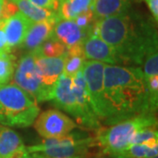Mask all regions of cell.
<instances>
[{
    "mask_svg": "<svg viewBox=\"0 0 158 158\" xmlns=\"http://www.w3.org/2000/svg\"><path fill=\"white\" fill-rule=\"evenodd\" d=\"M104 87L107 109L105 124H116L144 113L156 114L150 106L141 67L106 64Z\"/></svg>",
    "mask_w": 158,
    "mask_h": 158,
    "instance_id": "6da1fadb",
    "label": "cell"
},
{
    "mask_svg": "<svg viewBox=\"0 0 158 158\" xmlns=\"http://www.w3.org/2000/svg\"><path fill=\"white\" fill-rule=\"evenodd\" d=\"M90 33L117 52L121 65L139 67L145 55L157 45V33L148 23L137 22L129 12L95 21Z\"/></svg>",
    "mask_w": 158,
    "mask_h": 158,
    "instance_id": "7a4b0ae2",
    "label": "cell"
},
{
    "mask_svg": "<svg viewBox=\"0 0 158 158\" xmlns=\"http://www.w3.org/2000/svg\"><path fill=\"white\" fill-rule=\"evenodd\" d=\"M40 112L37 101L18 85H0V124L27 127L34 124Z\"/></svg>",
    "mask_w": 158,
    "mask_h": 158,
    "instance_id": "3957f363",
    "label": "cell"
},
{
    "mask_svg": "<svg viewBox=\"0 0 158 158\" xmlns=\"http://www.w3.org/2000/svg\"><path fill=\"white\" fill-rule=\"evenodd\" d=\"M98 146L96 138L84 132L44 139L39 144L27 147L31 158H88L91 148Z\"/></svg>",
    "mask_w": 158,
    "mask_h": 158,
    "instance_id": "277c9868",
    "label": "cell"
},
{
    "mask_svg": "<svg viewBox=\"0 0 158 158\" xmlns=\"http://www.w3.org/2000/svg\"><path fill=\"white\" fill-rule=\"evenodd\" d=\"M157 126L154 113H144L111 125L106 128L98 130L97 144L104 156H111L128 147L132 138L137 132L146 127Z\"/></svg>",
    "mask_w": 158,
    "mask_h": 158,
    "instance_id": "5b68a950",
    "label": "cell"
},
{
    "mask_svg": "<svg viewBox=\"0 0 158 158\" xmlns=\"http://www.w3.org/2000/svg\"><path fill=\"white\" fill-rule=\"evenodd\" d=\"M12 77L14 84L33 97L37 103L50 100L51 91L41 82L33 53L29 52L19 60Z\"/></svg>",
    "mask_w": 158,
    "mask_h": 158,
    "instance_id": "8992f818",
    "label": "cell"
},
{
    "mask_svg": "<svg viewBox=\"0 0 158 158\" xmlns=\"http://www.w3.org/2000/svg\"><path fill=\"white\" fill-rule=\"evenodd\" d=\"M105 65L106 63L101 62L86 61L82 68L90 106L97 118L104 123L107 118L104 87Z\"/></svg>",
    "mask_w": 158,
    "mask_h": 158,
    "instance_id": "52a82bcc",
    "label": "cell"
},
{
    "mask_svg": "<svg viewBox=\"0 0 158 158\" xmlns=\"http://www.w3.org/2000/svg\"><path fill=\"white\" fill-rule=\"evenodd\" d=\"M34 123L35 130L44 139L67 135L77 127L73 119L57 109H50L40 113Z\"/></svg>",
    "mask_w": 158,
    "mask_h": 158,
    "instance_id": "ba28073f",
    "label": "cell"
},
{
    "mask_svg": "<svg viewBox=\"0 0 158 158\" xmlns=\"http://www.w3.org/2000/svg\"><path fill=\"white\" fill-rule=\"evenodd\" d=\"M72 89L79 112V120L77 123L90 129L97 131L100 129L101 123L90 106L82 69L72 77Z\"/></svg>",
    "mask_w": 158,
    "mask_h": 158,
    "instance_id": "9c48e42d",
    "label": "cell"
},
{
    "mask_svg": "<svg viewBox=\"0 0 158 158\" xmlns=\"http://www.w3.org/2000/svg\"><path fill=\"white\" fill-rule=\"evenodd\" d=\"M49 101H52L56 107L73 116L78 122L79 112L72 89V78L62 74L53 87Z\"/></svg>",
    "mask_w": 158,
    "mask_h": 158,
    "instance_id": "30bf717a",
    "label": "cell"
},
{
    "mask_svg": "<svg viewBox=\"0 0 158 158\" xmlns=\"http://www.w3.org/2000/svg\"><path fill=\"white\" fill-rule=\"evenodd\" d=\"M83 50L86 59L111 65H121L117 52L98 36L89 33L83 42Z\"/></svg>",
    "mask_w": 158,
    "mask_h": 158,
    "instance_id": "8fae6325",
    "label": "cell"
},
{
    "mask_svg": "<svg viewBox=\"0 0 158 158\" xmlns=\"http://www.w3.org/2000/svg\"><path fill=\"white\" fill-rule=\"evenodd\" d=\"M66 58L67 51L66 54L62 56L35 57V62L39 70L41 82L46 88L50 90L51 92L54 85H56L58 78L62 74Z\"/></svg>",
    "mask_w": 158,
    "mask_h": 158,
    "instance_id": "7c38bea8",
    "label": "cell"
},
{
    "mask_svg": "<svg viewBox=\"0 0 158 158\" xmlns=\"http://www.w3.org/2000/svg\"><path fill=\"white\" fill-rule=\"evenodd\" d=\"M33 23L21 11H16L5 21L4 32L6 34L7 44L11 49L22 45L26 35Z\"/></svg>",
    "mask_w": 158,
    "mask_h": 158,
    "instance_id": "4fadbf2b",
    "label": "cell"
},
{
    "mask_svg": "<svg viewBox=\"0 0 158 158\" xmlns=\"http://www.w3.org/2000/svg\"><path fill=\"white\" fill-rule=\"evenodd\" d=\"M90 30L81 28L74 20L61 19L56 24L53 36L65 46L66 49L83 45Z\"/></svg>",
    "mask_w": 158,
    "mask_h": 158,
    "instance_id": "5bb4252c",
    "label": "cell"
},
{
    "mask_svg": "<svg viewBox=\"0 0 158 158\" xmlns=\"http://www.w3.org/2000/svg\"><path fill=\"white\" fill-rule=\"evenodd\" d=\"M59 20V18H55L40 22L33 23L20 47L29 52L39 48L43 42L53 36L54 27Z\"/></svg>",
    "mask_w": 158,
    "mask_h": 158,
    "instance_id": "9a60e30c",
    "label": "cell"
},
{
    "mask_svg": "<svg viewBox=\"0 0 158 158\" xmlns=\"http://www.w3.org/2000/svg\"><path fill=\"white\" fill-rule=\"evenodd\" d=\"M131 0H94L92 12L94 20L129 12Z\"/></svg>",
    "mask_w": 158,
    "mask_h": 158,
    "instance_id": "2e32d148",
    "label": "cell"
},
{
    "mask_svg": "<svg viewBox=\"0 0 158 158\" xmlns=\"http://www.w3.org/2000/svg\"><path fill=\"white\" fill-rule=\"evenodd\" d=\"M26 148L19 135L10 127L0 125V158H11Z\"/></svg>",
    "mask_w": 158,
    "mask_h": 158,
    "instance_id": "e0dca14e",
    "label": "cell"
},
{
    "mask_svg": "<svg viewBox=\"0 0 158 158\" xmlns=\"http://www.w3.org/2000/svg\"><path fill=\"white\" fill-rule=\"evenodd\" d=\"M158 140L133 144L109 156L113 158H150L157 156Z\"/></svg>",
    "mask_w": 158,
    "mask_h": 158,
    "instance_id": "ac0fdd59",
    "label": "cell"
},
{
    "mask_svg": "<svg viewBox=\"0 0 158 158\" xmlns=\"http://www.w3.org/2000/svg\"><path fill=\"white\" fill-rule=\"evenodd\" d=\"M94 0H59V19L74 20L81 13L92 9Z\"/></svg>",
    "mask_w": 158,
    "mask_h": 158,
    "instance_id": "d6986e66",
    "label": "cell"
},
{
    "mask_svg": "<svg viewBox=\"0 0 158 158\" xmlns=\"http://www.w3.org/2000/svg\"><path fill=\"white\" fill-rule=\"evenodd\" d=\"M14 3L19 11L31 19L33 22H40L51 19L58 18L56 11L48 9H44L34 5L29 0H11Z\"/></svg>",
    "mask_w": 158,
    "mask_h": 158,
    "instance_id": "ffe728a7",
    "label": "cell"
},
{
    "mask_svg": "<svg viewBox=\"0 0 158 158\" xmlns=\"http://www.w3.org/2000/svg\"><path fill=\"white\" fill-rule=\"evenodd\" d=\"M85 62V56L82 45L76 46L67 49V58L65 61L62 74L72 78L81 70Z\"/></svg>",
    "mask_w": 158,
    "mask_h": 158,
    "instance_id": "44dd1931",
    "label": "cell"
},
{
    "mask_svg": "<svg viewBox=\"0 0 158 158\" xmlns=\"http://www.w3.org/2000/svg\"><path fill=\"white\" fill-rule=\"evenodd\" d=\"M66 51L65 46L52 36L31 53H33L35 57H58L65 55Z\"/></svg>",
    "mask_w": 158,
    "mask_h": 158,
    "instance_id": "7402d4cb",
    "label": "cell"
},
{
    "mask_svg": "<svg viewBox=\"0 0 158 158\" xmlns=\"http://www.w3.org/2000/svg\"><path fill=\"white\" fill-rule=\"evenodd\" d=\"M15 56L11 53L0 54V85L8 84L15 69Z\"/></svg>",
    "mask_w": 158,
    "mask_h": 158,
    "instance_id": "603a6c76",
    "label": "cell"
},
{
    "mask_svg": "<svg viewBox=\"0 0 158 158\" xmlns=\"http://www.w3.org/2000/svg\"><path fill=\"white\" fill-rule=\"evenodd\" d=\"M143 75L147 80L153 76L158 75V51L157 45L150 48L145 55L143 61Z\"/></svg>",
    "mask_w": 158,
    "mask_h": 158,
    "instance_id": "cb8c5ba5",
    "label": "cell"
},
{
    "mask_svg": "<svg viewBox=\"0 0 158 158\" xmlns=\"http://www.w3.org/2000/svg\"><path fill=\"white\" fill-rule=\"evenodd\" d=\"M94 20L93 19V12L92 9H90L88 11L81 13L77 17L74 19V21L77 23V25L80 27L81 28L85 30H90L92 27V21Z\"/></svg>",
    "mask_w": 158,
    "mask_h": 158,
    "instance_id": "d4e9b609",
    "label": "cell"
},
{
    "mask_svg": "<svg viewBox=\"0 0 158 158\" xmlns=\"http://www.w3.org/2000/svg\"><path fill=\"white\" fill-rule=\"evenodd\" d=\"M35 6L56 11L59 7V0H29Z\"/></svg>",
    "mask_w": 158,
    "mask_h": 158,
    "instance_id": "484cf974",
    "label": "cell"
},
{
    "mask_svg": "<svg viewBox=\"0 0 158 158\" xmlns=\"http://www.w3.org/2000/svg\"><path fill=\"white\" fill-rule=\"evenodd\" d=\"M4 24H5V21L0 23V54L11 53V50L6 41V34L4 32Z\"/></svg>",
    "mask_w": 158,
    "mask_h": 158,
    "instance_id": "4316f807",
    "label": "cell"
},
{
    "mask_svg": "<svg viewBox=\"0 0 158 158\" xmlns=\"http://www.w3.org/2000/svg\"><path fill=\"white\" fill-rule=\"evenodd\" d=\"M156 22L158 20V0H145Z\"/></svg>",
    "mask_w": 158,
    "mask_h": 158,
    "instance_id": "83f0119b",
    "label": "cell"
},
{
    "mask_svg": "<svg viewBox=\"0 0 158 158\" xmlns=\"http://www.w3.org/2000/svg\"><path fill=\"white\" fill-rule=\"evenodd\" d=\"M4 1H5V0H0V23L3 22L2 16H3V7H4Z\"/></svg>",
    "mask_w": 158,
    "mask_h": 158,
    "instance_id": "f1b7e54d",
    "label": "cell"
},
{
    "mask_svg": "<svg viewBox=\"0 0 158 158\" xmlns=\"http://www.w3.org/2000/svg\"><path fill=\"white\" fill-rule=\"evenodd\" d=\"M96 158H113V157H110V156H98Z\"/></svg>",
    "mask_w": 158,
    "mask_h": 158,
    "instance_id": "f546056e",
    "label": "cell"
},
{
    "mask_svg": "<svg viewBox=\"0 0 158 158\" xmlns=\"http://www.w3.org/2000/svg\"><path fill=\"white\" fill-rule=\"evenodd\" d=\"M26 158H31V156H30V155H29L28 154V156H27V157Z\"/></svg>",
    "mask_w": 158,
    "mask_h": 158,
    "instance_id": "4dcf8cb0",
    "label": "cell"
},
{
    "mask_svg": "<svg viewBox=\"0 0 158 158\" xmlns=\"http://www.w3.org/2000/svg\"><path fill=\"white\" fill-rule=\"evenodd\" d=\"M150 158H158L157 156H154V157H150Z\"/></svg>",
    "mask_w": 158,
    "mask_h": 158,
    "instance_id": "1f68e13d",
    "label": "cell"
}]
</instances>
